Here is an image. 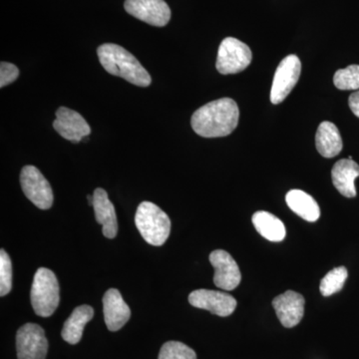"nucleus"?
I'll list each match as a JSON object with an SVG mask.
<instances>
[{
    "mask_svg": "<svg viewBox=\"0 0 359 359\" xmlns=\"http://www.w3.org/2000/svg\"><path fill=\"white\" fill-rule=\"evenodd\" d=\"M94 309L88 304L77 306L63 325L62 339L70 344H77L82 339L85 325L93 318Z\"/></svg>",
    "mask_w": 359,
    "mask_h": 359,
    "instance_id": "nucleus-18",
    "label": "nucleus"
},
{
    "mask_svg": "<svg viewBox=\"0 0 359 359\" xmlns=\"http://www.w3.org/2000/svg\"><path fill=\"white\" fill-rule=\"evenodd\" d=\"M240 118L238 104L231 98H222L205 104L192 116L194 131L204 138H218L233 133Z\"/></svg>",
    "mask_w": 359,
    "mask_h": 359,
    "instance_id": "nucleus-1",
    "label": "nucleus"
},
{
    "mask_svg": "<svg viewBox=\"0 0 359 359\" xmlns=\"http://www.w3.org/2000/svg\"><path fill=\"white\" fill-rule=\"evenodd\" d=\"M124 7L134 18L157 27L171 20V9L164 0H126Z\"/></svg>",
    "mask_w": 359,
    "mask_h": 359,
    "instance_id": "nucleus-9",
    "label": "nucleus"
},
{
    "mask_svg": "<svg viewBox=\"0 0 359 359\" xmlns=\"http://www.w3.org/2000/svg\"><path fill=\"white\" fill-rule=\"evenodd\" d=\"M99 61L109 74L121 77L139 87H148L152 78L140 61L124 47L117 44H102L97 49Z\"/></svg>",
    "mask_w": 359,
    "mask_h": 359,
    "instance_id": "nucleus-2",
    "label": "nucleus"
},
{
    "mask_svg": "<svg viewBox=\"0 0 359 359\" xmlns=\"http://www.w3.org/2000/svg\"><path fill=\"white\" fill-rule=\"evenodd\" d=\"M210 262L215 269L214 283L219 289L233 290L238 287L242 275L237 262L228 252L216 250L210 255Z\"/></svg>",
    "mask_w": 359,
    "mask_h": 359,
    "instance_id": "nucleus-11",
    "label": "nucleus"
},
{
    "mask_svg": "<svg viewBox=\"0 0 359 359\" xmlns=\"http://www.w3.org/2000/svg\"><path fill=\"white\" fill-rule=\"evenodd\" d=\"M348 104L353 114L359 118V91L354 92L349 96Z\"/></svg>",
    "mask_w": 359,
    "mask_h": 359,
    "instance_id": "nucleus-26",
    "label": "nucleus"
},
{
    "mask_svg": "<svg viewBox=\"0 0 359 359\" xmlns=\"http://www.w3.org/2000/svg\"><path fill=\"white\" fill-rule=\"evenodd\" d=\"M285 202L292 212L306 221H318L320 217V209L316 201L302 190H290L285 196Z\"/></svg>",
    "mask_w": 359,
    "mask_h": 359,
    "instance_id": "nucleus-19",
    "label": "nucleus"
},
{
    "mask_svg": "<svg viewBox=\"0 0 359 359\" xmlns=\"http://www.w3.org/2000/svg\"><path fill=\"white\" fill-rule=\"evenodd\" d=\"M18 359H45L48 351V340L43 328L35 323H26L16 334Z\"/></svg>",
    "mask_w": 359,
    "mask_h": 359,
    "instance_id": "nucleus-8",
    "label": "nucleus"
},
{
    "mask_svg": "<svg viewBox=\"0 0 359 359\" xmlns=\"http://www.w3.org/2000/svg\"><path fill=\"white\" fill-rule=\"evenodd\" d=\"M93 209L97 223L102 224L103 235L107 238H114L118 233L117 216L114 205L102 188L94 191Z\"/></svg>",
    "mask_w": 359,
    "mask_h": 359,
    "instance_id": "nucleus-15",
    "label": "nucleus"
},
{
    "mask_svg": "<svg viewBox=\"0 0 359 359\" xmlns=\"http://www.w3.org/2000/svg\"><path fill=\"white\" fill-rule=\"evenodd\" d=\"M103 313L105 323L110 332L121 330L131 316V309L123 299L119 290H108L103 297Z\"/></svg>",
    "mask_w": 359,
    "mask_h": 359,
    "instance_id": "nucleus-14",
    "label": "nucleus"
},
{
    "mask_svg": "<svg viewBox=\"0 0 359 359\" xmlns=\"http://www.w3.org/2000/svg\"><path fill=\"white\" fill-rule=\"evenodd\" d=\"M334 83L339 90L359 89V65H349L344 69L337 70L334 74Z\"/></svg>",
    "mask_w": 359,
    "mask_h": 359,
    "instance_id": "nucleus-22",
    "label": "nucleus"
},
{
    "mask_svg": "<svg viewBox=\"0 0 359 359\" xmlns=\"http://www.w3.org/2000/svg\"><path fill=\"white\" fill-rule=\"evenodd\" d=\"M252 222L257 233L271 242H282L287 236L285 224L271 212L264 211L255 212L252 215Z\"/></svg>",
    "mask_w": 359,
    "mask_h": 359,
    "instance_id": "nucleus-20",
    "label": "nucleus"
},
{
    "mask_svg": "<svg viewBox=\"0 0 359 359\" xmlns=\"http://www.w3.org/2000/svg\"><path fill=\"white\" fill-rule=\"evenodd\" d=\"M13 289V264L8 254L0 250V295L8 294Z\"/></svg>",
    "mask_w": 359,
    "mask_h": 359,
    "instance_id": "nucleus-24",
    "label": "nucleus"
},
{
    "mask_svg": "<svg viewBox=\"0 0 359 359\" xmlns=\"http://www.w3.org/2000/svg\"><path fill=\"white\" fill-rule=\"evenodd\" d=\"M88 202L90 205H93V197H91V196H88Z\"/></svg>",
    "mask_w": 359,
    "mask_h": 359,
    "instance_id": "nucleus-27",
    "label": "nucleus"
},
{
    "mask_svg": "<svg viewBox=\"0 0 359 359\" xmlns=\"http://www.w3.org/2000/svg\"><path fill=\"white\" fill-rule=\"evenodd\" d=\"M135 224L144 240L155 247L164 245L171 231V221L166 212L148 201L139 205Z\"/></svg>",
    "mask_w": 359,
    "mask_h": 359,
    "instance_id": "nucleus-3",
    "label": "nucleus"
},
{
    "mask_svg": "<svg viewBox=\"0 0 359 359\" xmlns=\"http://www.w3.org/2000/svg\"><path fill=\"white\" fill-rule=\"evenodd\" d=\"M304 297L294 290H287L285 294L278 295L273 301L276 316L283 327H294L299 325L304 314Z\"/></svg>",
    "mask_w": 359,
    "mask_h": 359,
    "instance_id": "nucleus-13",
    "label": "nucleus"
},
{
    "mask_svg": "<svg viewBox=\"0 0 359 359\" xmlns=\"http://www.w3.org/2000/svg\"><path fill=\"white\" fill-rule=\"evenodd\" d=\"M302 73V62L294 54L287 56L280 61L276 68L271 90V102L282 103L299 82Z\"/></svg>",
    "mask_w": 359,
    "mask_h": 359,
    "instance_id": "nucleus-7",
    "label": "nucleus"
},
{
    "mask_svg": "<svg viewBox=\"0 0 359 359\" xmlns=\"http://www.w3.org/2000/svg\"><path fill=\"white\" fill-rule=\"evenodd\" d=\"M53 127L60 136L73 143H78L91 133V128L83 116L66 107L58 108L56 111Z\"/></svg>",
    "mask_w": 359,
    "mask_h": 359,
    "instance_id": "nucleus-12",
    "label": "nucleus"
},
{
    "mask_svg": "<svg viewBox=\"0 0 359 359\" xmlns=\"http://www.w3.org/2000/svg\"><path fill=\"white\" fill-rule=\"evenodd\" d=\"M20 76V69L13 63L1 62L0 65V87L13 83Z\"/></svg>",
    "mask_w": 359,
    "mask_h": 359,
    "instance_id": "nucleus-25",
    "label": "nucleus"
},
{
    "mask_svg": "<svg viewBox=\"0 0 359 359\" xmlns=\"http://www.w3.org/2000/svg\"><path fill=\"white\" fill-rule=\"evenodd\" d=\"M359 177V165L353 159H342L335 163L332 170V183L337 190L346 198L356 196L355 182Z\"/></svg>",
    "mask_w": 359,
    "mask_h": 359,
    "instance_id": "nucleus-16",
    "label": "nucleus"
},
{
    "mask_svg": "<svg viewBox=\"0 0 359 359\" xmlns=\"http://www.w3.org/2000/svg\"><path fill=\"white\" fill-rule=\"evenodd\" d=\"M252 50L247 44L233 37H226L219 47L216 67L221 74H237L250 65Z\"/></svg>",
    "mask_w": 359,
    "mask_h": 359,
    "instance_id": "nucleus-5",
    "label": "nucleus"
},
{
    "mask_svg": "<svg viewBox=\"0 0 359 359\" xmlns=\"http://www.w3.org/2000/svg\"><path fill=\"white\" fill-rule=\"evenodd\" d=\"M348 276L346 266H339L328 271L327 275L321 280L320 290L323 297H330L340 292Z\"/></svg>",
    "mask_w": 359,
    "mask_h": 359,
    "instance_id": "nucleus-21",
    "label": "nucleus"
},
{
    "mask_svg": "<svg viewBox=\"0 0 359 359\" xmlns=\"http://www.w3.org/2000/svg\"><path fill=\"white\" fill-rule=\"evenodd\" d=\"M20 184L26 198L41 210L50 209L53 205V192L49 182L34 166L22 168Z\"/></svg>",
    "mask_w": 359,
    "mask_h": 359,
    "instance_id": "nucleus-6",
    "label": "nucleus"
},
{
    "mask_svg": "<svg viewBox=\"0 0 359 359\" xmlns=\"http://www.w3.org/2000/svg\"><path fill=\"white\" fill-rule=\"evenodd\" d=\"M191 306L205 309L219 316H229L235 311L238 302L235 297L219 290H197L189 295Z\"/></svg>",
    "mask_w": 359,
    "mask_h": 359,
    "instance_id": "nucleus-10",
    "label": "nucleus"
},
{
    "mask_svg": "<svg viewBox=\"0 0 359 359\" xmlns=\"http://www.w3.org/2000/svg\"><path fill=\"white\" fill-rule=\"evenodd\" d=\"M316 146L318 153L327 159L337 157L341 152L344 147L341 135L334 123L325 121L318 126Z\"/></svg>",
    "mask_w": 359,
    "mask_h": 359,
    "instance_id": "nucleus-17",
    "label": "nucleus"
},
{
    "mask_svg": "<svg viewBox=\"0 0 359 359\" xmlns=\"http://www.w3.org/2000/svg\"><path fill=\"white\" fill-rule=\"evenodd\" d=\"M30 301L34 313L41 318H49L57 309L60 287L55 273L50 269H37L30 292Z\"/></svg>",
    "mask_w": 359,
    "mask_h": 359,
    "instance_id": "nucleus-4",
    "label": "nucleus"
},
{
    "mask_svg": "<svg viewBox=\"0 0 359 359\" xmlns=\"http://www.w3.org/2000/svg\"><path fill=\"white\" fill-rule=\"evenodd\" d=\"M158 359H197V354L182 342L168 341L161 347Z\"/></svg>",
    "mask_w": 359,
    "mask_h": 359,
    "instance_id": "nucleus-23",
    "label": "nucleus"
}]
</instances>
